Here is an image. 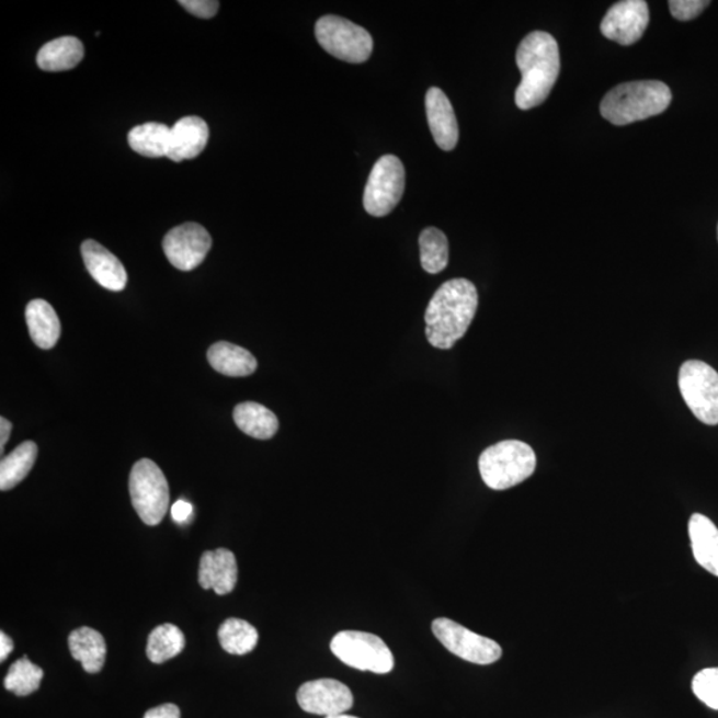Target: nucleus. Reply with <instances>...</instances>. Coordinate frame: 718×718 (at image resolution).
Here are the masks:
<instances>
[{"label":"nucleus","mask_w":718,"mask_h":718,"mask_svg":"<svg viewBox=\"0 0 718 718\" xmlns=\"http://www.w3.org/2000/svg\"><path fill=\"white\" fill-rule=\"evenodd\" d=\"M516 65L522 73L515 91V103L522 111L533 110L546 102L560 73L558 42L545 31H534L521 42Z\"/></svg>","instance_id":"nucleus-2"},{"label":"nucleus","mask_w":718,"mask_h":718,"mask_svg":"<svg viewBox=\"0 0 718 718\" xmlns=\"http://www.w3.org/2000/svg\"><path fill=\"white\" fill-rule=\"evenodd\" d=\"M649 24V9L645 0H624L615 3L603 18L602 34L620 46H632L645 35Z\"/></svg>","instance_id":"nucleus-13"},{"label":"nucleus","mask_w":718,"mask_h":718,"mask_svg":"<svg viewBox=\"0 0 718 718\" xmlns=\"http://www.w3.org/2000/svg\"><path fill=\"white\" fill-rule=\"evenodd\" d=\"M693 693L707 707L718 710V668L698 672L692 682Z\"/></svg>","instance_id":"nucleus-30"},{"label":"nucleus","mask_w":718,"mask_h":718,"mask_svg":"<svg viewBox=\"0 0 718 718\" xmlns=\"http://www.w3.org/2000/svg\"><path fill=\"white\" fill-rule=\"evenodd\" d=\"M709 4L708 0H671L668 3L672 16L680 22L692 21V19L700 15Z\"/></svg>","instance_id":"nucleus-31"},{"label":"nucleus","mask_w":718,"mask_h":718,"mask_svg":"<svg viewBox=\"0 0 718 718\" xmlns=\"http://www.w3.org/2000/svg\"><path fill=\"white\" fill-rule=\"evenodd\" d=\"M68 647L72 658L80 661L86 672L98 673L103 670L107 646L98 630L90 627L75 629L68 638Z\"/></svg>","instance_id":"nucleus-21"},{"label":"nucleus","mask_w":718,"mask_h":718,"mask_svg":"<svg viewBox=\"0 0 718 718\" xmlns=\"http://www.w3.org/2000/svg\"><path fill=\"white\" fill-rule=\"evenodd\" d=\"M84 58V47L78 37L64 36L48 42L37 54L36 64L43 71L72 70Z\"/></svg>","instance_id":"nucleus-20"},{"label":"nucleus","mask_w":718,"mask_h":718,"mask_svg":"<svg viewBox=\"0 0 718 718\" xmlns=\"http://www.w3.org/2000/svg\"><path fill=\"white\" fill-rule=\"evenodd\" d=\"M209 140L208 124L198 116L180 118L171 128L170 149L167 158L184 161L197 158Z\"/></svg>","instance_id":"nucleus-17"},{"label":"nucleus","mask_w":718,"mask_h":718,"mask_svg":"<svg viewBox=\"0 0 718 718\" xmlns=\"http://www.w3.org/2000/svg\"><path fill=\"white\" fill-rule=\"evenodd\" d=\"M315 31L320 46L337 59L360 65L372 56V35L345 18L324 15L318 19Z\"/></svg>","instance_id":"nucleus-6"},{"label":"nucleus","mask_w":718,"mask_h":718,"mask_svg":"<svg viewBox=\"0 0 718 718\" xmlns=\"http://www.w3.org/2000/svg\"><path fill=\"white\" fill-rule=\"evenodd\" d=\"M171 128L161 123H146L130 129L129 147L146 158H164L170 149Z\"/></svg>","instance_id":"nucleus-24"},{"label":"nucleus","mask_w":718,"mask_h":718,"mask_svg":"<svg viewBox=\"0 0 718 718\" xmlns=\"http://www.w3.org/2000/svg\"><path fill=\"white\" fill-rule=\"evenodd\" d=\"M680 392L686 406L709 426L718 424V373L703 361H686L680 367Z\"/></svg>","instance_id":"nucleus-8"},{"label":"nucleus","mask_w":718,"mask_h":718,"mask_svg":"<svg viewBox=\"0 0 718 718\" xmlns=\"http://www.w3.org/2000/svg\"><path fill=\"white\" fill-rule=\"evenodd\" d=\"M717 236H718V227H717Z\"/></svg>","instance_id":"nucleus-38"},{"label":"nucleus","mask_w":718,"mask_h":718,"mask_svg":"<svg viewBox=\"0 0 718 718\" xmlns=\"http://www.w3.org/2000/svg\"><path fill=\"white\" fill-rule=\"evenodd\" d=\"M426 115L436 146L443 151H453L459 140L457 116L446 93L436 87L426 93Z\"/></svg>","instance_id":"nucleus-14"},{"label":"nucleus","mask_w":718,"mask_h":718,"mask_svg":"<svg viewBox=\"0 0 718 718\" xmlns=\"http://www.w3.org/2000/svg\"><path fill=\"white\" fill-rule=\"evenodd\" d=\"M184 648L185 636L183 630L173 626V624H162L149 635L147 656L152 663L162 664L176 658L178 654L184 651Z\"/></svg>","instance_id":"nucleus-26"},{"label":"nucleus","mask_w":718,"mask_h":718,"mask_svg":"<svg viewBox=\"0 0 718 718\" xmlns=\"http://www.w3.org/2000/svg\"><path fill=\"white\" fill-rule=\"evenodd\" d=\"M179 3L191 14L203 19L214 18L220 8L215 0H181Z\"/></svg>","instance_id":"nucleus-32"},{"label":"nucleus","mask_w":718,"mask_h":718,"mask_svg":"<svg viewBox=\"0 0 718 718\" xmlns=\"http://www.w3.org/2000/svg\"><path fill=\"white\" fill-rule=\"evenodd\" d=\"M192 504L185 501H178L172 508V517L174 522L184 523L192 515Z\"/></svg>","instance_id":"nucleus-34"},{"label":"nucleus","mask_w":718,"mask_h":718,"mask_svg":"<svg viewBox=\"0 0 718 718\" xmlns=\"http://www.w3.org/2000/svg\"><path fill=\"white\" fill-rule=\"evenodd\" d=\"M330 649L343 664L360 671L385 674L392 671L395 658L378 636L361 630H342L330 642Z\"/></svg>","instance_id":"nucleus-7"},{"label":"nucleus","mask_w":718,"mask_h":718,"mask_svg":"<svg viewBox=\"0 0 718 718\" xmlns=\"http://www.w3.org/2000/svg\"><path fill=\"white\" fill-rule=\"evenodd\" d=\"M233 420L242 433L255 440H271L278 430L276 414L270 409L255 402L237 404L233 410Z\"/></svg>","instance_id":"nucleus-23"},{"label":"nucleus","mask_w":718,"mask_h":718,"mask_svg":"<svg viewBox=\"0 0 718 718\" xmlns=\"http://www.w3.org/2000/svg\"><path fill=\"white\" fill-rule=\"evenodd\" d=\"M37 458L36 443L27 441L2 459L0 464V490L14 489L29 476Z\"/></svg>","instance_id":"nucleus-25"},{"label":"nucleus","mask_w":718,"mask_h":718,"mask_svg":"<svg viewBox=\"0 0 718 718\" xmlns=\"http://www.w3.org/2000/svg\"><path fill=\"white\" fill-rule=\"evenodd\" d=\"M217 635L224 651L230 654L242 656L252 652L259 642L258 629L236 617L225 620Z\"/></svg>","instance_id":"nucleus-27"},{"label":"nucleus","mask_w":718,"mask_h":718,"mask_svg":"<svg viewBox=\"0 0 718 718\" xmlns=\"http://www.w3.org/2000/svg\"><path fill=\"white\" fill-rule=\"evenodd\" d=\"M134 509L148 526H158L170 505V487L161 468L151 459L136 461L129 477Z\"/></svg>","instance_id":"nucleus-5"},{"label":"nucleus","mask_w":718,"mask_h":718,"mask_svg":"<svg viewBox=\"0 0 718 718\" xmlns=\"http://www.w3.org/2000/svg\"><path fill=\"white\" fill-rule=\"evenodd\" d=\"M43 674L42 668L31 663L24 656L10 666L4 677V688L16 696H29L39 689Z\"/></svg>","instance_id":"nucleus-29"},{"label":"nucleus","mask_w":718,"mask_h":718,"mask_svg":"<svg viewBox=\"0 0 718 718\" xmlns=\"http://www.w3.org/2000/svg\"><path fill=\"white\" fill-rule=\"evenodd\" d=\"M671 102V89L663 81H629L615 87L603 98L601 114L614 126H628L663 114Z\"/></svg>","instance_id":"nucleus-3"},{"label":"nucleus","mask_w":718,"mask_h":718,"mask_svg":"<svg viewBox=\"0 0 718 718\" xmlns=\"http://www.w3.org/2000/svg\"><path fill=\"white\" fill-rule=\"evenodd\" d=\"M208 361L216 372L235 378L251 376L258 368V361L251 353L224 341L209 347Z\"/></svg>","instance_id":"nucleus-22"},{"label":"nucleus","mask_w":718,"mask_h":718,"mask_svg":"<svg viewBox=\"0 0 718 718\" xmlns=\"http://www.w3.org/2000/svg\"><path fill=\"white\" fill-rule=\"evenodd\" d=\"M406 172L395 155H385L374 164L368 176L364 207L368 215L385 217L397 208L403 196Z\"/></svg>","instance_id":"nucleus-9"},{"label":"nucleus","mask_w":718,"mask_h":718,"mask_svg":"<svg viewBox=\"0 0 718 718\" xmlns=\"http://www.w3.org/2000/svg\"><path fill=\"white\" fill-rule=\"evenodd\" d=\"M421 264L430 274H438L448 264V240L442 230L426 228L420 236Z\"/></svg>","instance_id":"nucleus-28"},{"label":"nucleus","mask_w":718,"mask_h":718,"mask_svg":"<svg viewBox=\"0 0 718 718\" xmlns=\"http://www.w3.org/2000/svg\"><path fill=\"white\" fill-rule=\"evenodd\" d=\"M87 271L93 280L105 289L122 292L127 285V272L116 258L103 246L93 240H87L81 246Z\"/></svg>","instance_id":"nucleus-16"},{"label":"nucleus","mask_w":718,"mask_h":718,"mask_svg":"<svg viewBox=\"0 0 718 718\" xmlns=\"http://www.w3.org/2000/svg\"><path fill=\"white\" fill-rule=\"evenodd\" d=\"M328 718H357L349 715H340V716H334V717H328Z\"/></svg>","instance_id":"nucleus-37"},{"label":"nucleus","mask_w":718,"mask_h":718,"mask_svg":"<svg viewBox=\"0 0 718 718\" xmlns=\"http://www.w3.org/2000/svg\"><path fill=\"white\" fill-rule=\"evenodd\" d=\"M12 424L5 418H0V452L3 453L5 443L9 442Z\"/></svg>","instance_id":"nucleus-36"},{"label":"nucleus","mask_w":718,"mask_h":718,"mask_svg":"<svg viewBox=\"0 0 718 718\" xmlns=\"http://www.w3.org/2000/svg\"><path fill=\"white\" fill-rule=\"evenodd\" d=\"M478 290L471 281L449 280L435 292L424 315L430 345L442 351L464 339L477 315Z\"/></svg>","instance_id":"nucleus-1"},{"label":"nucleus","mask_w":718,"mask_h":718,"mask_svg":"<svg viewBox=\"0 0 718 718\" xmlns=\"http://www.w3.org/2000/svg\"><path fill=\"white\" fill-rule=\"evenodd\" d=\"M433 632L447 651L479 665L494 664L502 658L497 641L480 636L454 620L440 617L433 622Z\"/></svg>","instance_id":"nucleus-10"},{"label":"nucleus","mask_w":718,"mask_h":718,"mask_svg":"<svg viewBox=\"0 0 718 718\" xmlns=\"http://www.w3.org/2000/svg\"><path fill=\"white\" fill-rule=\"evenodd\" d=\"M299 707L306 714L334 717L345 715L353 707V693L345 684L333 679L314 680L297 692Z\"/></svg>","instance_id":"nucleus-12"},{"label":"nucleus","mask_w":718,"mask_h":718,"mask_svg":"<svg viewBox=\"0 0 718 718\" xmlns=\"http://www.w3.org/2000/svg\"><path fill=\"white\" fill-rule=\"evenodd\" d=\"M162 248L167 259L176 270L191 272L207 258L212 237L202 225L186 223L170 230L162 241Z\"/></svg>","instance_id":"nucleus-11"},{"label":"nucleus","mask_w":718,"mask_h":718,"mask_svg":"<svg viewBox=\"0 0 718 718\" xmlns=\"http://www.w3.org/2000/svg\"><path fill=\"white\" fill-rule=\"evenodd\" d=\"M180 709L178 705L164 704L160 707L149 709L144 718H180Z\"/></svg>","instance_id":"nucleus-33"},{"label":"nucleus","mask_w":718,"mask_h":718,"mask_svg":"<svg viewBox=\"0 0 718 718\" xmlns=\"http://www.w3.org/2000/svg\"><path fill=\"white\" fill-rule=\"evenodd\" d=\"M26 322L31 339L43 351L53 349L60 339V321L55 309L45 299H34L26 308Z\"/></svg>","instance_id":"nucleus-19"},{"label":"nucleus","mask_w":718,"mask_h":718,"mask_svg":"<svg viewBox=\"0 0 718 718\" xmlns=\"http://www.w3.org/2000/svg\"><path fill=\"white\" fill-rule=\"evenodd\" d=\"M12 651H14V642L4 632L0 634V661L3 663Z\"/></svg>","instance_id":"nucleus-35"},{"label":"nucleus","mask_w":718,"mask_h":718,"mask_svg":"<svg viewBox=\"0 0 718 718\" xmlns=\"http://www.w3.org/2000/svg\"><path fill=\"white\" fill-rule=\"evenodd\" d=\"M536 455L521 441H503L486 448L479 458V471L492 490H508L533 476Z\"/></svg>","instance_id":"nucleus-4"},{"label":"nucleus","mask_w":718,"mask_h":718,"mask_svg":"<svg viewBox=\"0 0 718 718\" xmlns=\"http://www.w3.org/2000/svg\"><path fill=\"white\" fill-rule=\"evenodd\" d=\"M689 538L697 563L718 577V528L709 517L693 514L689 520Z\"/></svg>","instance_id":"nucleus-18"},{"label":"nucleus","mask_w":718,"mask_h":718,"mask_svg":"<svg viewBox=\"0 0 718 718\" xmlns=\"http://www.w3.org/2000/svg\"><path fill=\"white\" fill-rule=\"evenodd\" d=\"M239 578V567L235 554L218 548L205 551L200 559L198 583L204 590H214L217 595H228L235 590Z\"/></svg>","instance_id":"nucleus-15"}]
</instances>
